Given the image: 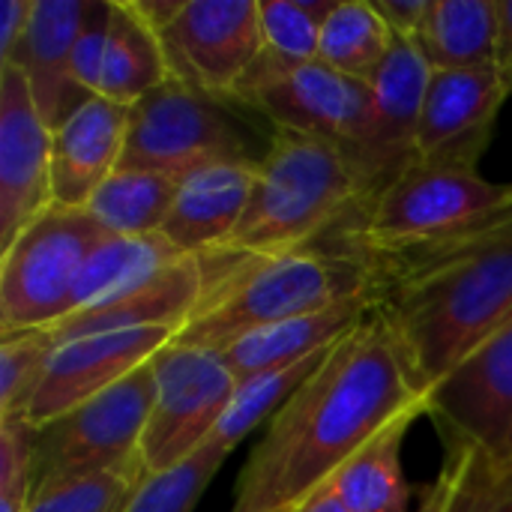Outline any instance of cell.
<instances>
[{
	"mask_svg": "<svg viewBox=\"0 0 512 512\" xmlns=\"http://www.w3.org/2000/svg\"><path fill=\"white\" fill-rule=\"evenodd\" d=\"M297 512H351L342 501H339V495L330 489V486H324L318 495H312L303 507Z\"/></svg>",
	"mask_w": 512,
	"mask_h": 512,
	"instance_id": "obj_39",
	"label": "cell"
},
{
	"mask_svg": "<svg viewBox=\"0 0 512 512\" xmlns=\"http://www.w3.org/2000/svg\"><path fill=\"white\" fill-rule=\"evenodd\" d=\"M393 45V30L372 0H339L321 27L318 60L330 69L369 84Z\"/></svg>",
	"mask_w": 512,
	"mask_h": 512,
	"instance_id": "obj_27",
	"label": "cell"
},
{
	"mask_svg": "<svg viewBox=\"0 0 512 512\" xmlns=\"http://www.w3.org/2000/svg\"><path fill=\"white\" fill-rule=\"evenodd\" d=\"M261 162H216L180 180L162 237L183 255H204L222 246L243 219Z\"/></svg>",
	"mask_w": 512,
	"mask_h": 512,
	"instance_id": "obj_19",
	"label": "cell"
},
{
	"mask_svg": "<svg viewBox=\"0 0 512 512\" xmlns=\"http://www.w3.org/2000/svg\"><path fill=\"white\" fill-rule=\"evenodd\" d=\"M363 195V177L342 150L321 138L273 129L252 201L234 234L222 246L195 255L201 279L213 282L243 264L312 249Z\"/></svg>",
	"mask_w": 512,
	"mask_h": 512,
	"instance_id": "obj_3",
	"label": "cell"
},
{
	"mask_svg": "<svg viewBox=\"0 0 512 512\" xmlns=\"http://www.w3.org/2000/svg\"><path fill=\"white\" fill-rule=\"evenodd\" d=\"M369 318H372V306H369V297L363 294V297L336 303L330 309L297 315V318L279 321L273 327L255 330V333L231 342L219 354H222L225 366L234 372V378L246 381L252 375L282 369V366L309 360L321 351H330L345 336H351L357 327H363Z\"/></svg>",
	"mask_w": 512,
	"mask_h": 512,
	"instance_id": "obj_21",
	"label": "cell"
},
{
	"mask_svg": "<svg viewBox=\"0 0 512 512\" xmlns=\"http://www.w3.org/2000/svg\"><path fill=\"white\" fill-rule=\"evenodd\" d=\"M228 456L231 450H225L216 438H210L186 462L150 474L123 512H192Z\"/></svg>",
	"mask_w": 512,
	"mask_h": 512,
	"instance_id": "obj_32",
	"label": "cell"
},
{
	"mask_svg": "<svg viewBox=\"0 0 512 512\" xmlns=\"http://www.w3.org/2000/svg\"><path fill=\"white\" fill-rule=\"evenodd\" d=\"M51 138L27 78L0 69V252L51 204Z\"/></svg>",
	"mask_w": 512,
	"mask_h": 512,
	"instance_id": "obj_14",
	"label": "cell"
},
{
	"mask_svg": "<svg viewBox=\"0 0 512 512\" xmlns=\"http://www.w3.org/2000/svg\"><path fill=\"white\" fill-rule=\"evenodd\" d=\"M372 3L381 12V18L387 21V27L393 30V36L417 39L435 0H372Z\"/></svg>",
	"mask_w": 512,
	"mask_h": 512,
	"instance_id": "obj_36",
	"label": "cell"
},
{
	"mask_svg": "<svg viewBox=\"0 0 512 512\" xmlns=\"http://www.w3.org/2000/svg\"><path fill=\"white\" fill-rule=\"evenodd\" d=\"M429 81H432V66L420 54L417 42L393 36L387 60L369 81L375 99L369 195L381 192L396 177H402L411 165H417V129H420Z\"/></svg>",
	"mask_w": 512,
	"mask_h": 512,
	"instance_id": "obj_16",
	"label": "cell"
},
{
	"mask_svg": "<svg viewBox=\"0 0 512 512\" xmlns=\"http://www.w3.org/2000/svg\"><path fill=\"white\" fill-rule=\"evenodd\" d=\"M234 108L240 105L174 78L165 81L132 105L120 168L183 180L216 162H261Z\"/></svg>",
	"mask_w": 512,
	"mask_h": 512,
	"instance_id": "obj_7",
	"label": "cell"
},
{
	"mask_svg": "<svg viewBox=\"0 0 512 512\" xmlns=\"http://www.w3.org/2000/svg\"><path fill=\"white\" fill-rule=\"evenodd\" d=\"M414 42L432 72L495 66L498 0H435Z\"/></svg>",
	"mask_w": 512,
	"mask_h": 512,
	"instance_id": "obj_24",
	"label": "cell"
},
{
	"mask_svg": "<svg viewBox=\"0 0 512 512\" xmlns=\"http://www.w3.org/2000/svg\"><path fill=\"white\" fill-rule=\"evenodd\" d=\"M363 294L366 270L354 258L324 249H297L279 258L243 264L213 282H204L201 303L174 342L222 351L255 330L321 312Z\"/></svg>",
	"mask_w": 512,
	"mask_h": 512,
	"instance_id": "obj_5",
	"label": "cell"
},
{
	"mask_svg": "<svg viewBox=\"0 0 512 512\" xmlns=\"http://www.w3.org/2000/svg\"><path fill=\"white\" fill-rule=\"evenodd\" d=\"M153 402L156 372L150 360L111 390L87 399L54 423L39 426L36 489L135 462L141 456Z\"/></svg>",
	"mask_w": 512,
	"mask_h": 512,
	"instance_id": "obj_9",
	"label": "cell"
},
{
	"mask_svg": "<svg viewBox=\"0 0 512 512\" xmlns=\"http://www.w3.org/2000/svg\"><path fill=\"white\" fill-rule=\"evenodd\" d=\"M204 294L201 264L195 255L180 258L177 264L165 267L150 282L90 309L69 315L66 321L48 327L54 345H63L78 336L93 333H114V330H144V327H174L177 333L186 327L192 312L198 309Z\"/></svg>",
	"mask_w": 512,
	"mask_h": 512,
	"instance_id": "obj_20",
	"label": "cell"
},
{
	"mask_svg": "<svg viewBox=\"0 0 512 512\" xmlns=\"http://www.w3.org/2000/svg\"><path fill=\"white\" fill-rule=\"evenodd\" d=\"M183 255L174 243H168L162 234L147 237H114L108 234L87 258L75 294H72V315L99 303H108L153 276H159L165 267L177 264Z\"/></svg>",
	"mask_w": 512,
	"mask_h": 512,
	"instance_id": "obj_25",
	"label": "cell"
},
{
	"mask_svg": "<svg viewBox=\"0 0 512 512\" xmlns=\"http://www.w3.org/2000/svg\"><path fill=\"white\" fill-rule=\"evenodd\" d=\"M54 348L45 330L0 333V420L27 414Z\"/></svg>",
	"mask_w": 512,
	"mask_h": 512,
	"instance_id": "obj_33",
	"label": "cell"
},
{
	"mask_svg": "<svg viewBox=\"0 0 512 512\" xmlns=\"http://www.w3.org/2000/svg\"><path fill=\"white\" fill-rule=\"evenodd\" d=\"M330 351H321V354H315L309 360H300V363H291V366H282V369H270V372L252 375L246 381H237L234 399H231V405H228V411H225V417H222V423H219L213 438L225 450H234L264 420H273L282 411V405L327 363Z\"/></svg>",
	"mask_w": 512,
	"mask_h": 512,
	"instance_id": "obj_28",
	"label": "cell"
},
{
	"mask_svg": "<svg viewBox=\"0 0 512 512\" xmlns=\"http://www.w3.org/2000/svg\"><path fill=\"white\" fill-rule=\"evenodd\" d=\"M108 231L87 213L51 204L0 252V333L48 330L72 315L90 252Z\"/></svg>",
	"mask_w": 512,
	"mask_h": 512,
	"instance_id": "obj_8",
	"label": "cell"
},
{
	"mask_svg": "<svg viewBox=\"0 0 512 512\" xmlns=\"http://www.w3.org/2000/svg\"><path fill=\"white\" fill-rule=\"evenodd\" d=\"M174 336V327H144L78 336L57 345L24 420L36 429L54 423L147 366L165 345L174 342Z\"/></svg>",
	"mask_w": 512,
	"mask_h": 512,
	"instance_id": "obj_13",
	"label": "cell"
},
{
	"mask_svg": "<svg viewBox=\"0 0 512 512\" xmlns=\"http://www.w3.org/2000/svg\"><path fill=\"white\" fill-rule=\"evenodd\" d=\"M147 477L144 459L138 456L111 471L36 489L27 512H123Z\"/></svg>",
	"mask_w": 512,
	"mask_h": 512,
	"instance_id": "obj_30",
	"label": "cell"
},
{
	"mask_svg": "<svg viewBox=\"0 0 512 512\" xmlns=\"http://www.w3.org/2000/svg\"><path fill=\"white\" fill-rule=\"evenodd\" d=\"M165 81H171V69L159 33L132 12L129 0H111L96 96L120 105H135Z\"/></svg>",
	"mask_w": 512,
	"mask_h": 512,
	"instance_id": "obj_23",
	"label": "cell"
},
{
	"mask_svg": "<svg viewBox=\"0 0 512 512\" xmlns=\"http://www.w3.org/2000/svg\"><path fill=\"white\" fill-rule=\"evenodd\" d=\"M36 0H6L0 9V66H6L21 48Z\"/></svg>",
	"mask_w": 512,
	"mask_h": 512,
	"instance_id": "obj_37",
	"label": "cell"
},
{
	"mask_svg": "<svg viewBox=\"0 0 512 512\" xmlns=\"http://www.w3.org/2000/svg\"><path fill=\"white\" fill-rule=\"evenodd\" d=\"M450 492L447 512H512V462L456 441L441 468Z\"/></svg>",
	"mask_w": 512,
	"mask_h": 512,
	"instance_id": "obj_29",
	"label": "cell"
},
{
	"mask_svg": "<svg viewBox=\"0 0 512 512\" xmlns=\"http://www.w3.org/2000/svg\"><path fill=\"white\" fill-rule=\"evenodd\" d=\"M132 105L87 99L51 138V192L57 207L87 210L99 186L120 168Z\"/></svg>",
	"mask_w": 512,
	"mask_h": 512,
	"instance_id": "obj_18",
	"label": "cell"
},
{
	"mask_svg": "<svg viewBox=\"0 0 512 512\" xmlns=\"http://www.w3.org/2000/svg\"><path fill=\"white\" fill-rule=\"evenodd\" d=\"M372 318L426 396L512 315V219L396 255H357Z\"/></svg>",
	"mask_w": 512,
	"mask_h": 512,
	"instance_id": "obj_2",
	"label": "cell"
},
{
	"mask_svg": "<svg viewBox=\"0 0 512 512\" xmlns=\"http://www.w3.org/2000/svg\"><path fill=\"white\" fill-rule=\"evenodd\" d=\"M231 102L261 114L273 129L321 138L342 150L363 177L369 195L375 144V99L369 84L354 81L321 60L279 63L264 51L234 90Z\"/></svg>",
	"mask_w": 512,
	"mask_h": 512,
	"instance_id": "obj_6",
	"label": "cell"
},
{
	"mask_svg": "<svg viewBox=\"0 0 512 512\" xmlns=\"http://www.w3.org/2000/svg\"><path fill=\"white\" fill-rule=\"evenodd\" d=\"M495 66L512 93V0H498V54Z\"/></svg>",
	"mask_w": 512,
	"mask_h": 512,
	"instance_id": "obj_38",
	"label": "cell"
},
{
	"mask_svg": "<svg viewBox=\"0 0 512 512\" xmlns=\"http://www.w3.org/2000/svg\"><path fill=\"white\" fill-rule=\"evenodd\" d=\"M177 186L180 180L165 174L117 168L90 198L87 213L114 237L159 234L177 198Z\"/></svg>",
	"mask_w": 512,
	"mask_h": 512,
	"instance_id": "obj_26",
	"label": "cell"
},
{
	"mask_svg": "<svg viewBox=\"0 0 512 512\" xmlns=\"http://www.w3.org/2000/svg\"><path fill=\"white\" fill-rule=\"evenodd\" d=\"M512 219V183L480 171L411 165L381 192L363 198L312 249L333 255H396L447 246Z\"/></svg>",
	"mask_w": 512,
	"mask_h": 512,
	"instance_id": "obj_4",
	"label": "cell"
},
{
	"mask_svg": "<svg viewBox=\"0 0 512 512\" xmlns=\"http://www.w3.org/2000/svg\"><path fill=\"white\" fill-rule=\"evenodd\" d=\"M429 414H435L456 441L510 462L512 315L429 393Z\"/></svg>",
	"mask_w": 512,
	"mask_h": 512,
	"instance_id": "obj_15",
	"label": "cell"
},
{
	"mask_svg": "<svg viewBox=\"0 0 512 512\" xmlns=\"http://www.w3.org/2000/svg\"><path fill=\"white\" fill-rule=\"evenodd\" d=\"M339 0H258L264 51L279 63H312L321 51V27Z\"/></svg>",
	"mask_w": 512,
	"mask_h": 512,
	"instance_id": "obj_31",
	"label": "cell"
},
{
	"mask_svg": "<svg viewBox=\"0 0 512 512\" xmlns=\"http://www.w3.org/2000/svg\"><path fill=\"white\" fill-rule=\"evenodd\" d=\"M429 414V402L399 414L384 426L342 471L330 480V489L351 512H411L414 489L405 480L402 450L411 426Z\"/></svg>",
	"mask_w": 512,
	"mask_h": 512,
	"instance_id": "obj_22",
	"label": "cell"
},
{
	"mask_svg": "<svg viewBox=\"0 0 512 512\" xmlns=\"http://www.w3.org/2000/svg\"><path fill=\"white\" fill-rule=\"evenodd\" d=\"M426 402L387 330L369 318L267 423L231 512H297L384 426Z\"/></svg>",
	"mask_w": 512,
	"mask_h": 512,
	"instance_id": "obj_1",
	"label": "cell"
},
{
	"mask_svg": "<svg viewBox=\"0 0 512 512\" xmlns=\"http://www.w3.org/2000/svg\"><path fill=\"white\" fill-rule=\"evenodd\" d=\"M39 429L24 417L0 420V512H27L36 492Z\"/></svg>",
	"mask_w": 512,
	"mask_h": 512,
	"instance_id": "obj_34",
	"label": "cell"
},
{
	"mask_svg": "<svg viewBox=\"0 0 512 512\" xmlns=\"http://www.w3.org/2000/svg\"><path fill=\"white\" fill-rule=\"evenodd\" d=\"M156 402L141 441L147 474L168 471L198 453L219 429L237 378L219 351L165 345L153 357Z\"/></svg>",
	"mask_w": 512,
	"mask_h": 512,
	"instance_id": "obj_10",
	"label": "cell"
},
{
	"mask_svg": "<svg viewBox=\"0 0 512 512\" xmlns=\"http://www.w3.org/2000/svg\"><path fill=\"white\" fill-rule=\"evenodd\" d=\"M87 9L90 0H36L27 36L6 63L27 78L33 102L51 132L63 126L87 99H93V93H87L72 72L75 42Z\"/></svg>",
	"mask_w": 512,
	"mask_h": 512,
	"instance_id": "obj_17",
	"label": "cell"
},
{
	"mask_svg": "<svg viewBox=\"0 0 512 512\" xmlns=\"http://www.w3.org/2000/svg\"><path fill=\"white\" fill-rule=\"evenodd\" d=\"M510 96L498 66L432 72L417 129V165L477 171Z\"/></svg>",
	"mask_w": 512,
	"mask_h": 512,
	"instance_id": "obj_12",
	"label": "cell"
},
{
	"mask_svg": "<svg viewBox=\"0 0 512 512\" xmlns=\"http://www.w3.org/2000/svg\"><path fill=\"white\" fill-rule=\"evenodd\" d=\"M510 462H512V438H510Z\"/></svg>",
	"mask_w": 512,
	"mask_h": 512,
	"instance_id": "obj_40",
	"label": "cell"
},
{
	"mask_svg": "<svg viewBox=\"0 0 512 512\" xmlns=\"http://www.w3.org/2000/svg\"><path fill=\"white\" fill-rule=\"evenodd\" d=\"M159 39L174 81L231 102L264 54L258 0H183Z\"/></svg>",
	"mask_w": 512,
	"mask_h": 512,
	"instance_id": "obj_11",
	"label": "cell"
},
{
	"mask_svg": "<svg viewBox=\"0 0 512 512\" xmlns=\"http://www.w3.org/2000/svg\"><path fill=\"white\" fill-rule=\"evenodd\" d=\"M108 21H111V0H90L81 36L75 42L72 72H75V81L93 96H96V84H99V69H102V54H105V39H108Z\"/></svg>",
	"mask_w": 512,
	"mask_h": 512,
	"instance_id": "obj_35",
	"label": "cell"
}]
</instances>
